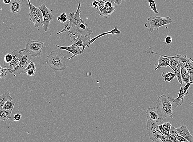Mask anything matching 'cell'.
Listing matches in <instances>:
<instances>
[{"label": "cell", "instance_id": "cell-10", "mask_svg": "<svg viewBox=\"0 0 193 142\" xmlns=\"http://www.w3.org/2000/svg\"><path fill=\"white\" fill-rule=\"evenodd\" d=\"M147 119L161 124L163 119V117L155 107H149L146 111Z\"/></svg>", "mask_w": 193, "mask_h": 142}, {"label": "cell", "instance_id": "cell-1", "mask_svg": "<svg viewBox=\"0 0 193 142\" xmlns=\"http://www.w3.org/2000/svg\"><path fill=\"white\" fill-rule=\"evenodd\" d=\"M47 65L53 70L60 71L67 69L65 56L61 52L52 51L46 59Z\"/></svg>", "mask_w": 193, "mask_h": 142}, {"label": "cell", "instance_id": "cell-45", "mask_svg": "<svg viewBox=\"0 0 193 142\" xmlns=\"http://www.w3.org/2000/svg\"><path fill=\"white\" fill-rule=\"evenodd\" d=\"M4 3L6 4H9L11 3V0H3Z\"/></svg>", "mask_w": 193, "mask_h": 142}, {"label": "cell", "instance_id": "cell-32", "mask_svg": "<svg viewBox=\"0 0 193 142\" xmlns=\"http://www.w3.org/2000/svg\"><path fill=\"white\" fill-rule=\"evenodd\" d=\"M149 6L150 9L156 14H158L159 12L157 11L156 5L154 0H148Z\"/></svg>", "mask_w": 193, "mask_h": 142}, {"label": "cell", "instance_id": "cell-6", "mask_svg": "<svg viewBox=\"0 0 193 142\" xmlns=\"http://www.w3.org/2000/svg\"><path fill=\"white\" fill-rule=\"evenodd\" d=\"M18 56L19 60V64L15 68L13 74H25V69L33 57L26 52L25 49L20 50Z\"/></svg>", "mask_w": 193, "mask_h": 142}, {"label": "cell", "instance_id": "cell-19", "mask_svg": "<svg viewBox=\"0 0 193 142\" xmlns=\"http://www.w3.org/2000/svg\"><path fill=\"white\" fill-rule=\"evenodd\" d=\"M181 68V77L183 82L185 84L190 82V76L187 69L183 65L182 63L180 62Z\"/></svg>", "mask_w": 193, "mask_h": 142}, {"label": "cell", "instance_id": "cell-38", "mask_svg": "<svg viewBox=\"0 0 193 142\" xmlns=\"http://www.w3.org/2000/svg\"><path fill=\"white\" fill-rule=\"evenodd\" d=\"M172 42V38L171 36H167L165 38L164 41V45H168L170 44Z\"/></svg>", "mask_w": 193, "mask_h": 142}, {"label": "cell", "instance_id": "cell-25", "mask_svg": "<svg viewBox=\"0 0 193 142\" xmlns=\"http://www.w3.org/2000/svg\"><path fill=\"white\" fill-rule=\"evenodd\" d=\"M168 97L172 106L173 110H175L178 106H181L184 102L183 101L177 99L176 98H174V97L173 98L170 97Z\"/></svg>", "mask_w": 193, "mask_h": 142}, {"label": "cell", "instance_id": "cell-3", "mask_svg": "<svg viewBox=\"0 0 193 142\" xmlns=\"http://www.w3.org/2000/svg\"><path fill=\"white\" fill-rule=\"evenodd\" d=\"M157 109L162 117L167 118H174L172 106L168 97L165 94H162L157 99Z\"/></svg>", "mask_w": 193, "mask_h": 142}, {"label": "cell", "instance_id": "cell-13", "mask_svg": "<svg viewBox=\"0 0 193 142\" xmlns=\"http://www.w3.org/2000/svg\"><path fill=\"white\" fill-rule=\"evenodd\" d=\"M91 38V37L89 35H79L73 43L78 47H82L81 51L83 53L86 47H89V42Z\"/></svg>", "mask_w": 193, "mask_h": 142}, {"label": "cell", "instance_id": "cell-44", "mask_svg": "<svg viewBox=\"0 0 193 142\" xmlns=\"http://www.w3.org/2000/svg\"><path fill=\"white\" fill-rule=\"evenodd\" d=\"M115 4L120 5L122 3V0H114Z\"/></svg>", "mask_w": 193, "mask_h": 142}, {"label": "cell", "instance_id": "cell-4", "mask_svg": "<svg viewBox=\"0 0 193 142\" xmlns=\"http://www.w3.org/2000/svg\"><path fill=\"white\" fill-rule=\"evenodd\" d=\"M71 42H74L79 35H89L93 34L92 30L88 27L84 20L81 19L78 23L72 26L68 31Z\"/></svg>", "mask_w": 193, "mask_h": 142}, {"label": "cell", "instance_id": "cell-33", "mask_svg": "<svg viewBox=\"0 0 193 142\" xmlns=\"http://www.w3.org/2000/svg\"><path fill=\"white\" fill-rule=\"evenodd\" d=\"M8 69L6 68H3L0 65V78L4 79L7 77L8 72Z\"/></svg>", "mask_w": 193, "mask_h": 142}, {"label": "cell", "instance_id": "cell-31", "mask_svg": "<svg viewBox=\"0 0 193 142\" xmlns=\"http://www.w3.org/2000/svg\"><path fill=\"white\" fill-rule=\"evenodd\" d=\"M14 105H15V103H14V101H13V99L9 100L6 101L5 102L3 109L7 110H13V109H14Z\"/></svg>", "mask_w": 193, "mask_h": 142}, {"label": "cell", "instance_id": "cell-9", "mask_svg": "<svg viewBox=\"0 0 193 142\" xmlns=\"http://www.w3.org/2000/svg\"><path fill=\"white\" fill-rule=\"evenodd\" d=\"M38 8L41 12L43 17V27L45 32H47L50 28L51 21L54 19V16L50 9L43 4L38 7Z\"/></svg>", "mask_w": 193, "mask_h": 142}, {"label": "cell", "instance_id": "cell-20", "mask_svg": "<svg viewBox=\"0 0 193 142\" xmlns=\"http://www.w3.org/2000/svg\"><path fill=\"white\" fill-rule=\"evenodd\" d=\"M172 125L169 122H166L163 124L158 125V128L159 131L164 135L169 136V132Z\"/></svg>", "mask_w": 193, "mask_h": 142}, {"label": "cell", "instance_id": "cell-27", "mask_svg": "<svg viewBox=\"0 0 193 142\" xmlns=\"http://www.w3.org/2000/svg\"><path fill=\"white\" fill-rule=\"evenodd\" d=\"M166 56L170 59L169 65H170V69H171L174 71V69H175L176 67L177 66V65L180 63L179 60L177 58H173V56H166Z\"/></svg>", "mask_w": 193, "mask_h": 142}, {"label": "cell", "instance_id": "cell-29", "mask_svg": "<svg viewBox=\"0 0 193 142\" xmlns=\"http://www.w3.org/2000/svg\"><path fill=\"white\" fill-rule=\"evenodd\" d=\"M174 72H175L176 77H177L178 82L179 83L180 85H182L183 84V81H182V77H181L180 65V63L174 69Z\"/></svg>", "mask_w": 193, "mask_h": 142}, {"label": "cell", "instance_id": "cell-30", "mask_svg": "<svg viewBox=\"0 0 193 142\" xmlns=\"http://www.w3.org/2000/svg\"><path fill=\"white\" fill-rule=\"evenodd\" d=\"M98 1L99 2V5L98 7L96 8V13L99 14L100 16L103 18V13L104 7H105V2H104V1H102V0H100V1Z\"/></svg>", "mask_w": 193, "mask_h": 142}, {"label": "cell", "instance_id": "cell-15", "mask_svg": "<svg viewBox=\"0 0 193 142\" xmlns=\"http://www.w3.org/2000/svg\"><path fill=\"white\" fill-rule=\"evenodd\" d=\"M22 0H12L10 3V10L13 14H16L20 12L22 9Z\"/></svg>", "mask_w": 193, "mask_h": 142}, {"label": "cell", "instance_id": "cell-43", "mask_svg": "<svg viewBox=\"0 0 193 142\" xmlns=\"http://www.w3.org/2000/svg\"><path fill=\"white\" fill-rule=\"evenodd\" d=\"M97 1H100V0H97ZM102 1H104V2H110L112 4H113V5L114 6H116L115 3L114 2V0H102Z\"/></svg>", "mask_w": 193, "mask_h": 142}, {"label": "cell", "instance_id": "cell-41", "mask_svg": "<svg viewBox=\"0 0 193 142\" xmlns=\"http://www.w3.org/2000/svg\"><path fill=\"white\" fill-rule=\"evenodd\" d=\"M22 117V115L20 114H16L14 117V121H19L21 120Z\"/></svg>", "mask_w": 193, "mask_h": 142}, {"label": "cell", "instance_id": "cell-11", "mask_svg": "<svg viewBox=\"0 0 193 142\" xmlns=\"http://www.w3.org/2000/svg\"><path fill=\"white\" fill-rule=\"evenodd\" d=\"M55 47H56L58 49L64 50L67 51L72 54V56L71 57L67 59V60H69L73 58L75 56H77L79 55L82 54L83 53L81 50L80 49V47H78L74 43L72 45L68 46V47H63V46L56 45Z\"/></svg>", "mask_w": 193, "mask_h": 142}, {"label": "cell", "instance_id": "cell-26", "mask_svg": "<svg viewBox=\"0 0 193 142\" xmlns=\"http://www.w3.org/2000/svg\"><path fill=\"white\" fill-rule=\"evenodd\" d=\"M180 136L176 128L172 126L169 133V140L167 142H169L172 139H175L177 137Z\"/></svg>", "mask_w": 193, "mask_h": 142}, {"label": "cell", "instance_id": "cell-34", "mask_svg": "<svg viewBox=\"0 0 193 142\" xmlns=\"http://www.w3.org/2000/svg\"><path fill=\"white\" fill-rule=\"evenodd\" d=\"M58 21H60L61 23H65L68 20L66 13H64L60 14V16L57 18Z\"/></svg>", "mask_w": 193, "mask_h": 142}, {"label": "cell", "instance_id": "cell-2", "mask_svg": "<svg viewBox=\"0 0 193 142\" xmlns=\"http://www.w3.org/2000/svg\"><path fill=\"white\" fill-rule=\"evenodd\" d=\"M160 124L147 119V133L153 142H167L168 138L164 135L158 129Z\"/></svg>", "mask_w": 193, "mask_h": 142}, {"label": "cell", "instance_id": "cell-7", "mask_svg": "<svg viewBox=\"0 0 193 142\" xmlns=\"http://www.w3.org/2000/svg\"><path fill=\"white\" fill-rule=\"evenodd\" d=\"M44 43L37 40L29 39L26 43L25 49L33 57L41 56Z\"/></svg>", "mask_w": 193, "mask_h": 142}, {"label": "cell", "instance_id": "cell-46", "mask_svg": "<svg viewBox=\"0 0 193 142\" xmlns=\"http://www.w3.org/2000/svg\"><path fill=\"white\" fill-rule=\"evenodd\" d=\"M189 104H190V105H191V106H192L193 108V102H190V103H189Z\"/></svg>", "mask_w": 193, "mask_h": 142}, {"label": "cell", "instance_id": "cell-39", "mask_svg": "<svg viewBox=\"0 0 193 142\" xmlns=\"http://www.w3.org/2000/svg\"><path fill=\"white\" fill-rule=\"evenodd\" d=\"M25 74H26L28 77H33L35 75V72L34 70H31V69H28V70L25 71Z\"/></svg>", "mask_w": 193, "mask_h": 142}, {"label": "cell", "instance_id": "cell-5", "mask_svg": "<svg viewBox=\"0 0 193 142\" xmlns=\"http://www.w3.org/2000/svg\"><path fill=\"white\" fill-rule=\"evenodd\" d=\"M172 22L171 18L168 16L161 17L152 16L148 17L145 26L146 28L149 29L150 32H153L154 30H158L159 27L167 25L171 23Z\"/></svg>", "mask_w": 193, "mask_h": 142}, {"label": "cell", "instance_id": "cell-42", "mask_svg": "<svg viewBox=\"0 0 193 142\" xmlns=\"http://www.w3.org/2000/svg\"><path fill=\"white\" fill-rule=\"evenodd\" d=\"M115 6L114 5H113V4H112L110 2H106L105 3V7L106 8H111L112 7Z\"/></svg>", "mask_w": 193, "mask_h": 142}, {"label": "cell", "instance_id": "cell-36", "mask_svg": "<svg viewBox=\"0 0 193 142\" xmlns=\"http://www.w3.org/2000/svg\"><path fill=\"white\" fill-rule=\"evenodd\" d=\"M28 69H31V70H34V72H36V66L34 61H30V62L26 67L25 71L28 70Z\"/></svg>", "mask_w": 193, "mask_h": 142}, {"label": "cell", "instance_id": "cell-28", "mask_svg": "<svg viewBox=\"0 0 193 142\" xmlns=\"http://www.w3.org/2000/svg\"><path fill=\"white\" fill-rule=\"evenodd\" d=\"M116 9V6L111 8H104L103 13V18H107L110 16L111 14L114 12Z\"/></svg>", "mask_w": 193, "mask_h": 142}, {"label": "cell", "instance_id": "cell-14", "mask_svg": "<svg viewBox=\"0 0 193 142\" xmlns=\"http://www.w3.org/2000/svg\"><path fill=\"white\" fill-rule=\"evenodd\" d=\"M180 136L183 137L189 142H193V136L190 133L187 126L183 125L176 128Z\"/></svg>", "mask_w": 193, "mask_h": 142}, {"label": "cell", "instance_id": "cell-22", "mask_svg": "<svg viewBox=\"0 0 193 142\" xmlns=\"http://www.w3.org/2000/svg\"><path fill=\"white\" fill-rule=\"evenodd\" d=\"M13 99L10 93H5L0 95V109H2L5 102L9 100Z\"/></svg>", "mask_w": 193, "mask_h": 142}, {"label": "cell", "instance_id": "cell-8", "mask_svg": "<svg viewBox=\"0 0 193 142\" xmlns=\"http://www.w3.org/2000/svg\"><path fill=\"white\" fill-rule=\"evenodd\" d=\"M81 5V2H79L76 12L71 13L69 14L68 23L66 25L64 28L61 31H59L57 33V35H59L61 33L65 32L66 31H68L72 26L76 24L80 21L81 19L80 17V13H81V11L80 10Z\"/></svg>", "mask_w": 193, "mask_h": 142}, {"label": "cell", "instance_id": "cell-18", "mask_svg": "<svg viewBox=\"0 0 193 142\" xmlns=\"http://www.w3.org/2000/svg\"><path fill=\"white\" fill-rule=\"evenodd\" d=\"M121 33V31L118 30V29L117 28V26H115L114 28H113V29L111 30V31H108V32L102 33L100 34V35H98L97 36L91 39L90 41L89 45H90L91 44L93 43L96 39L99 38L100 37H102L105 36V35H110H110H115V34Z\"/></svg>", "mask_w": 193, "mask_h": 142}, {"label": "cell", "instance_id": "cell-17", "mask_svg": "<svg viewBox=\"0 0 193 142\" xmlns=\"http://www.w3.org/2000/svg\"><path fill=\"white\" fill-rule=\"evenodd\" d=\"M192 84H193L192 82H190L186 84V85L184 87H182V85H180V89L179 90L178 96L176 98L184 102V99L185 97L189 94L188 90L190 85Z\"/></svg>", "mask_w": 193, "mask_h": 142}, {"label": "cell", "instance_id": "cell-12", "mask_svg": "<svg viewBox=\"0 0 193 142\" xmlns=\"http://www.w3.org/2000/svg\"><path fill=\"white\" fill-rule=\"evenodd\" d=\"M19 52L20 50H14L11 52L13 56V60L8 63H4L5 68L8 69V72L9 73L13 74V71L19 64V60L18 55Z\"/></svg>", "mask_w": 193, "mask_h": 142}, {"label": "cell", "instance_id": "cell-24", "mask_svg": "<svg viewBox=\"0 0 193 142\" xmlns=\"http://www.w3.org/2000/svg\"><path fill=\"white\" fill-rule=\"evenodd\" d=\"M28 3L29 7V15H35L39 14L41 11L38 8L32 4L30 0H27Z\"/></svg>", "mask_w": 193, "mask_h": 142}, {"label": "cell", "instance_id": "cell-16", "mask_svg": "<svg viewBox=\"0 0 193 142\" xmlns=\"http://www.w3.org/2000/svg\"><path fill=\"white\" fill-rule=\"evenodd\" d=\"M29 19L34 23L36 28L43 26V19L41 12L37 15H29Z\"/></svg>", "mask_w": 193, "mask_h": 142}, {"label": "cell", "instance_id": "cell-21", "mask_svg": "<svg viewBox=\"0 0 193 142\" xmlns=\"http://www.w3.org/2000/svg\"><path fill=\"white\" fill-rule=\"evenodd\" d=\"M13 110H7L2 109H0V120L6 121L11 118Z\"/></svg>", "mask_w": 193, "mask_h": 142}, {"label": "cell", "instance_id": "cell-47", "mask_svg": "<svg viewBox=\"0 0 193 142\" xmlns=\"http://www.w3.org/2000/svg\"><path fill=\"white\" fill-rule=\"evenodd\" d=\"M22 1H25V0H22Z\"/></svg>", "mask_w": 193, "mask_h": 142}, {"label": "cell", "instance_id": "cell-40", "mask_svg": "<svg viewBox=\"0 0 193 142\" xmlns=\"http://www.w3.org/2000/svg\"><path fill=\"white\" fill-rule=\"evenodd\" d=\"M91 5L92 7L95 8H97L99 5V1L97 0H95V1H92Z\"/></svg>", "mask_w": 193, "mask_h": 142}, {"label": "cell", "instance_id": "cell-23", "mask_svg": "<svg viewBox=\"0 0 193 142\" xmlns=\"http://www.w3.org/2000/svg\"><path fill=\"white\" fill-rule=\"evenodd\" d=\"M162 77L163 78L164 81L165 82H170L176 77L175 73L172 72H163L162 74Z\"/></svg>", "mask_w": 193, "mask_h": 142}, {"label": "cell", "instance_id": "cell-35", "mask_svg": "<svg viewBox=\"0 0 193 142\" xmlns=\"http://www.w3.org/2000/svg\"><path fill=\"white\" fill-rule=\"evenodd\" d=\"M13 56L11 53L6 54L4 56V63H8L13 60Z\"/></svg>", "mask_w": 193, "mask_h": 142}, {"label": "cell", "instance_id": "cell-37", "mask_svg": "<svg viewBox=\"0 0 193 142\" xmlns=\"http://www.w3.org/2000/svg\"><path fill=\"white\" fill-rule=\"evenodd\" d=\"M169 142H189L186 139L181 136H178L175 139H172Z\"/></svg>", "mask_w": 193, "mask_h": 142}]
</instances>
